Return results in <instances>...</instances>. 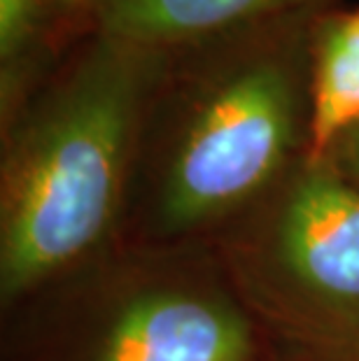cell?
I'll return each instance as SVG.
<instances>
[{"label": "cell", "instance_id": "cell-2", "mask_svg": "<svg viewBox=\"0 0 359 361\" xmlns=\"http://www.w3.org/2000/svg\"><path fill=\"white\" fill-rule=\"evenodd\" d=\"M168 56L91 21L0 107V310L121 238Z\"/></svg>", "mask_w": 359, "mask_h": 361}, {"label": "cell", "instance_id": "cell-6", "mask_svg": "<svg viewBox=\"0 0 359 361\" xmlns=\"http://www.w3.org/2000/svg\"><path fill=\"white\" fill-rule=\"evenodd\" d=\"M359 126V7H327L310 30V130L305 161H324Z\"/></svg>", "mask_w": 359, "mask_h": 361}, {"label": "cell", "instance_id": "cell-1", "mask_svg": "<svg viewBox=\"0 0 359 361\" xmlns=\"http://www.w3.org/2000/svg\"><path fill=\"white\" fill-rule=\"evenodd\" d=\"M320 12L171 47L145 114L119 240H208L305 159Z\"/></svg>", "mask_w": 359, "mask_h": 361}, {"label": "cell", "instance_id": "cell-9", "mask_svg": "<svg viewBox=\"0 0 359 361\" xmlns=\"http://www.w3.org/2000/svg\"><path fill=\"white\" fill-rule=\"evenodd\" d=\"M68 3H75V5H84V3H91V0H68Z\"/></svg>", "mask_w": 359, "mask_h": 361}, {"label": "cell", "instance_id": "cell-8", "mask_svg": "<svg viewBox=\"0 0 359 361\" xmlns=\"http://www.w3.org/2000/svg\"><path fill=\"white\" fill-rule=\"evenodd\" d=\"M259 361H339V359L315 355V352H310V350H303V348H296V345L269 338V348H266V352Z\"/></svg>", "mask_w": 359, "mask_h": 361}, {"label": "cell", "instance_id": "cell-5", "mask_svg": "<svg viewBox=\"0 0 359 361\" xmlns=\"http://www.w3.org/2000/svg\"><path fill=\"white\" fill-rule=\"evenodd\" d=\"M96 28L126 40L182 47L229 30L301 10H324L329 0H91Z\"/></svg>", "mask_w": 359, "mask_h": 361}, {"label": "cell", "instance_id": "cell-4", "mask_svg": "<svg viewBox=\"0 0 359 361\" xmlns=\"http://www.w3.org/2000/svg\"><path fill=\"white\" fill-rule=\"evenodd\" d=\"M208 243L269 338L359 361V187L299 161Z\"/></svg>", "mask_w": 359, "mask_h": 361}, {"label": "cell", "instance_id": "cell-7", "mask_svg": "<svg viewBox=\"0 0 359 361\" xmlns=\"http://www.w3.org/2000/svg\"><path fill=\"white\" fill-rule=\"evenodd\" d=\"M324 161L336 173L359 187V126L348 130L341 140H336L334 147L327 152Z\"/></svg>", "mask_w": 359, "mask_h": 361}, {"label": "cell", "instance_id": "cell-3", "mask_svg": "<svg viewBox=\"0 0 359 361\" xmlns=\"http://www.w3.org/2000/svg\"><path fill=\"white\" fill-rule=\"evenodd\" d=\"M0 322V361H259L269 348L208 240H117Z\"/></svg>", "mask_w": 359, "mask_h": 361}]
</instances>
